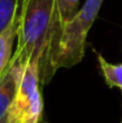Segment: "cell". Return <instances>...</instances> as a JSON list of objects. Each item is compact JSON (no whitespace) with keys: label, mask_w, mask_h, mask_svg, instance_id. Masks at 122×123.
<instances>
[{"label":"cell","mask_w":122,"mask_h":123,"mask_svg":"<svg viewBox=\"0 0 122 123\" xmlns=\"http://www.w3.org/2000/svg\"><path fill=\"white\" fill-rule=\"evenodd\" d=\"M41 85L39 67L34 63L26 64L9 110V117L14 123H43Z\"/></svg>","instance_id":"obj_3"},{"label":"cell","mask_w":122,"mask_h":123,"mask_svg":"<svg viewBox=\"0 0 122 123\" xmlns=\"http://www.w3.org/2000/svg\"><path fill=\"white\" fill-rule=\"evenodd\" d=\"M21 1H24V0H21Z\"/></svg>","instance_id":"obj_10"},{"label":"cell","mask_w":122,"mask_h":123,"mask_svg":"<svg viewBox=\"0 0 122 123\" xmlns=\"http://www.w3.org/2000/svg\"><path fill=\"white\" fill-rule=\"evenodd\" d=\"M80 0H57L58 5V13L62 20V24L68 21L75 13L77 12Z\"/></svg>","instance_id":"obj_8"},{"label":"cell","mask_w":122,"mask_h":123,"mask_svg":"<svg viewBox=\"0 0 122 123\" xmlns=\"http://www.w3.org/2000/svg\"><path fill=\"white\" fill-rule=\"evenodd\" d=\"M19 3L20 0H0V33L17 20Z\"/></svg>","instance_id":"obj_7"},{"label":"cell","mask_w":122,"mask_h":123,"mask_svg":"<svg viewBox=\"0 0 122 123\" xmlns=\"http://www.w3.org/2000/svg\"><path fill=\"white\" fill-rule=\"evenodd\" d=\"M24 68L11 63L5 74L0 79V121L8 115L17 93L19 83Z\"/></svg>","instance_id":"obj_4"},{"label":"cell","mask_w":122,"mask_h":123,"mask_svg":"<svg viewBox=\"0 0 122 123\" xmlns=\"http://www.w3.org/2000/svg\"><path fill=\"white\" fill-rule=\"evenodd\" d=\"M104 0H85L83 7L62 25L57 55V69L70 68L84 58L87 36L98 16Z\"/></svg>","instance_id":"obj_2"},{"label":"cell","mask_w":122,"mask_h":123,"mask_svg":"<svg viewBox=\"0 0 122 123\" xmlns=\"http://www.w3.org/2000/svg\"><path fill=\"white\" fill-rule=\"evenodd\" d=\"M0 123H14V122L12 121V118L9 117V113H8V115L5 117V118H3L1 121H0Z\"/></svg>","instance_id":"obj_9"},{"label":"cell","mask_w":122,"mask_h":123,"mask_svg":"<svg viewBox=\"0 0 122 123\" xmlns=\"http://www.w3.org/2000/svg\"><path fill=\"white\" fill-rule=\"evenodd\" d=\"M57 0H24L19 16L17 49L11 63L24 68L39 67L41 84H47L57 72V55L62 31Z\"/></svg>","instance_id":"obj_1"},{"label":"cell","mask_w":122,"mask_h":123,"mask_svg":"<svg viewBox=\"0 0 122 123\" xmlns=\"http://www.w3.org/2000/svg\"><path fill=\"white\" fill-rule=\"evenodd\" d=\"M100 71L104 76L106 85L109 88H118L122 92V63L112 64L109 63L100 52H96Z\"/></svg>","instance_id":"obj_6"},{"label":"cell","mask_w":122,"mask_h":123,"mask_svg":"<svg viewBox=\"0 0 122 123\" xmlns=\"http://www.w3.org/2000/svg\"><path fill=\"white\" fill-rule=\"evenodd\" d=\"M20 16V14H19ZM19 33V17L0 33V79L5 74L13 58V43Z\"/></svg>","instance_id":"obj_5"}]
</instances>
